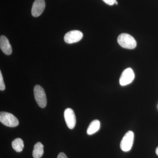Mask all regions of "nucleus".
<instances>
[{"mask_svg":"<svg viewBox=\"0 0 158 158\" xmlns=\"http://www.w3.org/2000/svg\"><path fill=\"white\" fill-rule=\"evenodd\" d=\"M45 7L44 0H35L32 6L31 13L34 17H38L41 15Z\"/></svg>","mask_w":158,"mask_h":158,"instance_id":"obj_8","label":"nucleus"},{"mask_svg":"<svg viewBox=\"0 0 158 158\" xmlns=\"http://www.w3.org/2000/svg\"><path fill=\"white\" fill-rule=\"evenodd\" d=\"M5 89H6V86L3 80L2 75L1 71H0V90H4Z\"/></svg>","mask_w":158,"mask_h":158,"instance_id":"obj_13","label":"nucleus"},{"mask_svg":"<svg viewBox=\"0 0 158 158\" xmlns=\"http://www.w3.org/2000/svg\"><path fill=\"white\" fill-rule=\"evenodd\" d=\"M0 48L3 52L7 55H10L12 53V48L9 40L6 36H2L0 37Z\"/></svg>","mask_w":158,"mask_h":158,"instance_id":"obj_9","label":"nucleus"},{"mask_svg":"<svg viewBox=\"0 0 158 158\" xmlns=\"http://www.w3.org/2000/svg\"><path fill=\"white\" fill-rule=\"evenodd\" d=\"M83 37V33L79 31H72L66 33L64 36V40L66 43L73 44L80 41Z\"/></svg>","mask_w":158,"mask_h":158,"instance_id":"obj_7","label":"nucleus"},{"mask_svg":"<svg viewBox=\"0 0 158 158\" xmlns=\"http://www.w3.org/2000/svg\"><path fill=\"white\" fill-rule=\"evenodd\" d=\"M115 4H116V5H117V4H118V3H117V2H115Z\"/></svg>","mask_w":158,"mask_h":158,"instance_id":"obj_17","label":"nucleus"},{"mask_svg":"<svg viewBox=\"0 0 158 158\" xmlns=\"http://www.w3.org/2000/svg\"><path fill=\"white\" fill-rule=\"evenodd\" d=\"M57 158H68L67 156L65 153L63 152H60V153L58 155Z\"/></svg>","mask_w":158,"mask_h":158,"instance_id":"obj_15","label":"nucleus"},{"mask_svg":"<svg viewBox=\"0 0 158 158\" xmlns=\"http://www.w3.org/2000/svg\"><path fill=\"white\" fill-rule=\"evenodd\" d=\"M117 41L122 47L132 49L137 46V42L132 36L127 34H122L118 36Z\"/></svg>","mask_w":158,"mask_h":158,"instance_id":"obj_1","label":"nucleus"},{"mask_svg":"<svg viewBox=\"0 0 158 158\" xmlns=\"http://www.w3.org/2000/svg\"><path fill=\"white\" fill-rule=\"evenodd\" d=\"M134 141V134L132 131L126 133L120 142V148L125 152L130 151L132 147Z\"/></svg>","mask_w":158,"mask_h":158,"instance_id":"obj_4","label":"nucleus"},{"mask_svg":"<svg viewBox=\"0 0 158 158\" xmlns=\"http://www.w3.org/2000/svg\"><path fill=\"white\" fill-rule=\"evenodd\" d=\"M100 127V122L97 119L93 120L90 123L87 129V133L88 135H92L98 131Z\"/></svg>","mask_w":158,"mask_h":158,"instance_id":"obj_10","label":"nucleus"},{"mask_svg":"<svg viewBox=\"0 0 158 158\" xmlns=\"http://www.w3.org/2000/svg\"><path fill=\"white\" fill-rule=\"evenodd\" d=\"M35 100L40 107H45L47 105L46 95L44 89L39 85H36L34 88Z\"/></svg>","mask_w":158,"mask_h":158,"instance_id":"obj_3","label":"nucleus"},{"mask_svg":"<svg viewBox=\"0 0 158 158\" xmlns=\"http://www.w3.org/2000/svg\"><path fill=\"white\" fill-rule=\"evenodd\" d=\"M102 1L106 4L110 5V6H113L115 4V2H116V0H102Z\"/></svg>","mask_w":158,"mask_h":158,"instance_id":"obj_14","label":"nucleus"},{"mask_svg":"<svg viewBox=\"0 0 158 158\" xmlns=\"http://www.w3.org/2000/svg\"><path fill=\"white\" fill-rule=\"evenodd\" d=\"M64 118L69 128L73 129L76 124V117L72 109L67 108L64 113Z\"/></svg>","mask_w":158,"mask_h":158,"instance_id":"obj_6","label":"nucleus"},{"mask_svg":"<svg viewBox=\"0 0 158 158\" xmlns=\"http://www.w3.org/2000/svg\"><path fill=\"white\" fill-rule=\"evenodd\" d=\"M0 121L9 127H15L19 124L18 118L11 113L2 112L0 113Z\"/></svg>","mask_w":158,"mask_h":158,"instance_id":"obj_2","label":"nucleus"},{"mask_svg":"<svg viewBox=\"0 0 158 158\" xmlns=\"http://www.w3.org/2000/svg\"><path fill=\"white\" fill-rule=\"evenodd\" d=\"M12 148L17 152L22 151L24 148L23 141L20 138H16L12 141L11 143Z\"/></svg>","mask_w":158,"mask_h":158,"instance_id":"obj_12","label":"nucleus"},{"mask_svg":"<svg viewBox=\"0 0 158 158\" xmlns=\"http://www.w3.org/2000/svg\"><path fill=\"white\" fill-rule=\"evenodd\" d=\"M156 152L157 155L158 156V147L156 149Z\"/></svg>","mask_w":158,"mask_h":158,"instance_id":"obj_16","label":"nucleus"},{"mask_svg":"<svg viewBox=\"0 0 158 158\" xmlns=\"http://www.w3.org/2000/svg\"><path fill=\"white\" fill-rule=\"evenodd\" d=\"M44 154V145L38 142L34 145L33 151V156L34 158H40Z\"/></svg>","mask_w":158,"mask_h":158,"instance_id":"obj_11","label":"nucleus"},{"mask_svg":"<svg viewBox=\"0 0 158 158\" xmlns=\"http://www.w3.org/2000/svg\"><path fill=\"white\" fill-rule=\"evenodd\" d=\"M135 77V73L132 69L130 68L127 69L121 74L119 79V84L121 86L129 85L132 82Z\"/></svg>","mask_w":158,"mask_h":158,"instance_id":"obj_5","label":"nucleus"}]
</instances>
